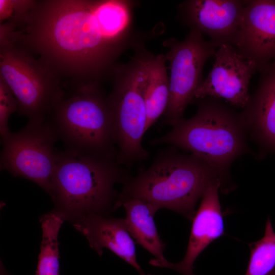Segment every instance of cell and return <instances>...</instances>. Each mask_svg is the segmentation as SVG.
I'll return each instance as SVG.
<instances>
[{"instance_id": "cell-1", "label": "cell", "mask_w": 275, "mask_h": 275, "mask_svg": "<svg viewBox=\"0 0 275 275\" xmlns=\"http://www.w3.org/2000/svg\"><path fill=\"white\" fill-rule=\"evenodd\" d=\"M131 0H35L11 34L70 90L112 79L127 50L160 34L134 26Z\"/></svg>"}, {"instance_id": "cell-2", "label": "cell", "mask_w": 275, "mask_h": 275, "mask_svg": "<svg viewBox=\"0 0 275 275\" xmlns=\"http://www.w3.org/2000/svg\"><path fill=\"white\" fill-rule=\"evenodd\" d=\"M215 184L223 193L233 187L230 174L191 154L168 150L159 153L148 169L126 182L114 208L128 199H139L193 219L198 200Z\"/></svg>"}, {"instance_id": "cell-3", "label": "cell", "mask_w": 275, "mask_h": 275, "mask_svg": "<svg viewBox=\"0 0 275 275\" xmlns=\"http://www.w3.org/2000/svg\"><path fill=\"white\" fill-rule=\"evenodd\" d=\"M197 100V111L180 119L170 132L151 141L186 150L218 170L229 174L238 157L252 153L249 135L240 113L214 97Z\"/></svg>"}, {"instance_id": "cell-4", "label": "cell", "mask_w": 275, "mask_h": 275, "mask_svg": "<svg viewBox=\"0 0 275 275\" xmlns=\"http://www.w3.org/2000/svg\"><path fill=\"white\" fill-rule=\"evenodd\" d=\"M117 157L59 151L50 196L65 219L103 214L116 203L115 185L126 174Z\"/></svg>"}, {"instance_id": "cell-5", "label": "cell", "mask_w": 275, "mask_h": 275, "mask_svg": "<svg viewBox=\"0 0 275 275\" xmlns=\"http://www.w3.org/2000/svg\"><path fill=\"white\" fill-rule=\"evenodd\" d=\"M48 118L65 149L118 158L113 113L101 85L66 92Z\"/></svg>"}, {"instance_id": "cell-6", "label": "cell", "mask_w": 275, "mask_h": 275, "mask_svg": "<svg viewBox=\"0 0 275 275\" xmlns=\"http://www.w3.org/2000/svg\"><path fill=\"white\" fill-rule=\"evenodd\" d=\"M134 55L125 64H119L113 77L108 96L113 113L118 159L129 164L146 159L148 153L142 139L147 131L145 91L149 65L153 54L145 45L134 49Z\"/></svg>"}, {"instance_id": "cell-7", "label": "cell", "mask_w": 275, "mask_h": 275, "mask_svg": "<svg viewBox=\"0 0 275 275\" xmlns=\"http://www.w3.org/2000/svg\"><path fill=\"white\" fill-rule=\"evenodd\" d=\"M0 77L15 96L19 114L29 122L46 121L66 92L52 70L11 40L0 41Z\"/></svg>"}, {"instance_id": "cell-8", "label": "cell", "mask_w": 275, "mask_h": 275, "mask_svg": "<svg viewBox=\"0 0 275 275\" xmlns=\"http://www.w3.org/2000/svg\"><path fill=\"white\" fill-rule=\"evenodd\" d=\"M2 140L1 169L34 182L50 195L59 140L49 121L29 122Z\"/></svg>"}, {"instance_id": "cell-9", "label": "cell", "mask_w": 275, "mask_h": 275, "mask_svg": "<svg viewBox=\"0 0 275 275\" xmlns=\"http://www.w3.org/2000/svg\"><path fill=\"white\" fill-rule=\"evenodd\" d=\"M162 44L168 48L165 57L170 71V97L163 116L166 123L173 126L183 118L186 107L194 100L203 80L204 65L217 48L191 30L183 40L170 38Z\"/></svg>"}, {"instance_id": "cell-10", "label": "cell", "mask_w": 275, "mask_h": 275, "mask_svg": "<svg viewBox=\"0 0 275 275\" xmlns=\"http://www.w3.org/2000/svg\"><path fill=\"white\" fill-rule=\"evenodd\" d=\"M214 57L212 69L196 91L194 100L214 97L242 109L250 97L251 78L258 71L256 65L228 44L220 46Z\"/></svg>"}, {"instance_id": "cell-11", "label": "cell", "mask_w": 275, "mask_h": 275, "mask_svg": "<svg viewBox=\"0 0 275 275\" xmlns=\"http://www.w3.org/2000/svg\"><path fill=\"white\" fill-rule=\"evenodd\" d=\"M244 8L241 0H186L178 6L177 16L189 30L208 36L216 48L235 46Z\"/></svg>"}, {"instance_id": "cell-12", "label": "cell", "mask_w": 275, "mask_h": 275, "mask_svg": "<svg viewBox=\"0 0 275 275\" xmlns=\"http://www.w3.org/2000/svg\"><path fill=\"white\" fill-rule=\"evenodd\" d=\"M235 46L259 72L275 59V0H244Z\"/></svg>"}, {"instance_id": "cell-13", "label": "cell", "mask_w": 275, "mask_h": 275, "mask_svg": "<svg viewBox=\"0 0 275 275\" xmlns=\"http://www.w3.org/2000/svg\"><path fill=\"white\" fill-rule=\"evenodd\" d=\"M218 184L210 186L203 195L200 206L193 218L185 255L178 263L157 259L149 263L153 266L174 269L183 275H194V262L213 241L225 234L224 222L218 197Z\"/></svg>"}, {"instance_id": "cell-14", "label": "cell", "mask_w": 275, "mask_h": 275, "mask_svg": "<svg viewBox=\"0 0 275 275\" xmlns=\"http://www.w3.org/2000/svg\"><path fill=\"white\" fill-rule=\"evenodd\" d=\"M260 72L257 88L240 114L250 139L260 149L275 154V59Z\"/></svg>"}, {"instance_id": "cell-15", "label": "cell", "mask_w": 275, "mask_h": 275, "mask_svg": "<svg viewBox=\"0 0 275 275\" xmlns=\"http://www.w3.org/2000/svg\"><path fill=\"white\" fill-rule=\"evenodd\" d=\"M73 227L88 240L99 256L106 248L134 267L143 272L138 262L134 242L125 218L108 217L103 214L82 215L71 221Z\"/></svg>"}, {"instance_id": "cell-16", "label": "cell", "mask_w": 275, "mask_h": 275, "mask_svg": "<svg viewBox=\"0 0 275 275\" xmlns=\"http://www.w3.org/2000/svg\"><path fill=\"white\" fill-rule=\"evenodd\" d=\"M126 211L127 229L135 241L152 254L164 260V244L157 230L154 215L159 210L155 206L139 199H130L121 205Z\"/></svg>"}, {"instance_id": "cell-17", "label": "cell", "mask_w": 275, "mask_h": 275, "mask_svg": "<svg viewBox=\"0 0 275 275\" xmlns=\"http://www.w3.org/2000/svg\"><path fill=\"white\" fill-rule=\"evenodd\" d=\"M165 54L153 55L145 91L147 130L164 114L170 97V79Z\"/></svg>"}, {"instance_id": "cell-18", "label": "cell", "mask_w": 275, "mask_h": 275, "mask_svg": "<svg viewBox=\"0 0 275 275\" xmlns=\"http://www.w3.org/2000/svg\"><path fill=\"white\" fill-rule=\"evenodd\" d=\"M64 219L53 211L42 215V240L36 275H60L58 234Z\"/></svg>"}, {"instance_id": "cell-19", "label": "cell", "mask_w": 275, "mask_h": 275, "mask_svg": "<svg viewBox=\"0 0 275 275\" xmlns=\"http://www.w3.org/2000/svg\"><path fill=\"white\" fill-rule=\"evenodd\" d=\"M249 246L250 257L245 275H275V231L269 217L263 237Z\"/></svg>"}, {"instance_id": "cell-20", "label": "cell", "mask_w": 275, "mask_h": 275, "mask_svg": "<svg viewBox=\"0 0 275 275\" xmlns=\"http://www.w3.org/2000/svg\"><path fill=\"white\" fill-rule=\"evenodd\" d=\"M18 102L8 85L0 77V133L2 140L11 132L8 127L10 116L18 112Z\"/></svg>"}, {"instance_id": "cell-21", "label": "cell", "mask_w": 275, "mask_h": 275, "mask_svg": "<svg viewBox=\"0 0 275 275\" xmlns=\"http://www.w3.org/2000/svg\"><path fill=\"white\" fill-rule=\"evenodd\" d=\"M35 0H0V24H17L29 13Z\"/></svg>"}, {"instance_id": "cell-22", "label": "cell", "mask_w": 275, "mask_h": 275, "mask_svg": "<svg viewBox=\"0 0 275 275\" xmlns=\"http://www.w3.org/2000/svg\"><path fill=\"white\" fill-rule=\"evenodd\" d=\"M140 275H152V274H145L144 272H143L142 273H141L140 274Z\"/></svg>"}]
</instances>
